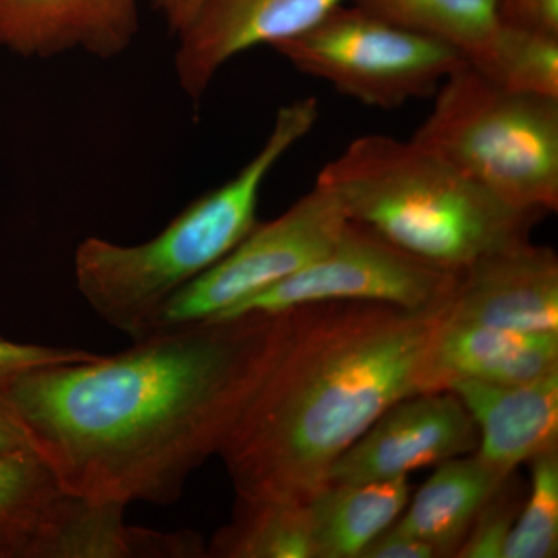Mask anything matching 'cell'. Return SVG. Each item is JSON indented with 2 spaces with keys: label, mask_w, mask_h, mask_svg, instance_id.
<instances>
[{
  "label": "cell",
  "mask_w": 558,
  "mask_h": 558,
  "mask_svg": "<svg viewBox=\"0 0 558 558\" xmlns=\"http://www.w3.org/2000/svg\"><path fill=\"white\" fill-rule=\"evenodd\" d=\"M288 325L289 311L205 319L117 354L25 371L0 389L68 494L174 505L219 454Z\"/></svg>",
  "instance_id": "6da1fadb"
},
{
  "label": "cell",
  "mask_w": 558,
  "mask_h": 558,
  "mask_svg": "<svg viewBox=\"0 0 558 558\" xmlns=\"http://www.w3.org/2000/svg\"><path fill=\"white\" fill-rule=\"evenodd\" d=\"M447 304V303H446ZM438 310L326 301L289 311L277 357L219 451L238 499L304 501L399 400L421 392Z\"/></svg>",
  "instance_id": "7a4b0ae2"
},
{
  "label": "cell",
  "mask_w": 558,
  "mask_h": 558,
  "mask_svg": "<svg viewBox=\"0 0 558 558\" xmlns=\"http://www.w3.org/2000/svg\"><path fill=\"white\" fill-rule=\"evenodd\" d=\"M315 183L336 194L351 222L451 274L531 241L543 218L510 207L413 138H355Z\"/></svg>",
  "instance_id": "3957f363"
},
{
  "label": "cell",
  "mask_w": 558,
  "mask_h": 558,
  "mask_svg": "<svg viewBox=\"0 0 558 558\" xmlns=\"http://www.w3.org/2000/svg\"><path fill=\"white\" fill-rule=\"evenodd\" d=\"M318 119L317 98L282 106L256 156L218 189L191 202L153 240L137 245L101 238L81 242L73 275L95 315L131 341L149 336L161 307L258 226L264 183Z\"/></svg>",
  "instance_id": "277c9868"
},
{
  "label": "cell",
  "mask_w": 558,
  "mask_h": 558,
  "mask_svg": "<svg viewBox=\"0 0 558 558\" xmlns=\"http://www.w3.org/2000/svg\"><path fill=\"white\" fill-rule=\"evenodd\" d=\"M435 97L417 145L510 207L557 211L558 98L506 89L468 61Z\"/></svg>",
  "instance_id": "5b68a950"
},
{
  "label": "cell",
  "mask_w": 558,
  "mask_h": 558,
  "mask_svg": "<svg viewBox=\"0 0 558 558\" xmlns=\"http://www.w3.org/2000/svg\"><path fill=\"white\" fill-rule=\"evenodd\" d=\"M271 49L304 75L377 109L432 97L465 62L447 44L405 31L354 3L337 7L311 31Z\"/></svg>",
  "instance_id": "8992f818"
},
{
  "label": "cell",
  "mask_w": 558,
  "mask_h": 558,
  "mask_svg": "<svg viewBox=\"0 0 558 558\" xmlns=\"http://www.w3.org/2000/svg\"><path fill=\"white\" fill-rule=\"evenodd\" d=\"M348 223L336 194L315 183L288 211L270 222H258L226 258L175 293L161 307L149 333L220 317L325 255Z\"/></svg>",
  "instance_id": "52a82bcc"
},
{
  "label": "cell",
  "mask_w": 558,
  "mask_h": 558,
  "mask_svg": "<svg viewBox=\"0 0 558 558\" xmlns=\"http://www.w3.org/2000/svg\"><path fill=\"white\" fill-rule=\"evenodd\" d=\"M457 278L458 274L428 266L349 220L325 255L215 319L278 314L326 301H374L409 311L438 310L450 299Z\"/></svg>",
  "instance_id": "ba28073f"
},
{
  "label": "cell",
  "mask_w": 558,
  "mask_h": 558,
  "mask_svg": "<svg viewBox=\"0 0 558 558\" xmlns=\"http://www.w3.org/2000/svg\"><path fill=\"white\" fill-rule=\"evenodd\" d=\"M480 433L451 391L418 392L396 402L329 470L328 483L365 484L409 476L475 453Z\"/></svg>",
  "instance_id": "9c48e42d"
},
{
  "label": "cell",
  "mask_w": 558,
  "mask_h": 558,
  "mask_svg": "<svg viewBox=\"0 0 558 558\" xmlns=\"http://www.w3.org/2000/svg\"><path fill=\"white\" fill-rule=\"evenodd\" d=\"M348 0H202L175 35V78L199 101L227 62L259 46L275 47L311 31Z\"/></svg>",
  "instance_id": "30bf717a"
},
{
  "label": "cell",
  "mask_w": 558,
  "mask_h": 558,
  "mask_svg": "<svg viewBox=\"0 0 558 558\" xmlns=\"http://www.w3.org/2000/svg\"><path fill=\"white\" fill-rule=\"evenodd\" d=\"M444 319L457 325L558 332V258L531 241L459 271Z\"/></svg>",
  "instance_id": "8fae6325"
},
{
  "label": "cell",
  "mask_w": 558,
  "mask_h": 558,
  "mask_svg": "<svg viewBox=\"0 0 558 558\" xmlns=\"http://www.w3.org/2000/svg\"><path fill=\"white\" fill-rule=\"evenodd\" d=\"M142 0H0V47L25 58L113 60L140 31Z\"/></svg>",
  "instance_id": "7c38bea8"
},
{
  "label": "cell",
  "mask_w": 558,
  "mask_h": 558,
  "mask_svg": "<svg viewBox=\"0 0 558 558\" xmlns=\"http://www.w3.org/2000/svg\"><path fill=\"white\" fill-rule=\"evenodd\" d=\"M454 392L480 433L475 454L498 475H513L524 462L558 450V371L527 384L461 380Z\"/></svg>",
  "instance_id": "4fadbf2b"
},
{
  "label": "cell",
  "mask_w": 558,
  "mask_h": 558,
  "mask_svg": "<svg viewBox=\"0 0 558 558\" xmlns=\"http://www.w3.org/2000/svg\"><path fill=\"white\" fill-rule=\"evenodd\" d=\"M556 371L558 332L457 325L442 317L422 363L421 392L447 391L461 380L527 384Z\"/></svg>",
  "instance_id": "5bb4252c"
},
{
  "label": "cell",
  "mask_w": 558,
  "mask_h": 558,
  "mask_svg": "<svg viewBox=\"0 0 558 558\" xmlns=\"http://www.w3.org/2000/svg\"><path fill=\"white\" fill-rule=\"evenodd\" d=\"M80 502L39 454L0 453V558H60Z\"/></svg>",
  "instance_id": "9a60e30c"
},
{
  "label": "cell",
  "mask_w": 558,
  "mask_h": 558,
  "mask_svg": "<svg viewBox=\"0 0 558 558\" xmlns=\"http://www.w3.org/2000/svg\"><path fill=\"white\" fill-rule=\"evenodd\" d=\"M508 478L475 453L440 462L392 527L427 543L438 558L454 557L480 510Z\"/></svg>",
  "instance_id": "2e32d148"
},
{
  "label": "cell",
  "mask_w": 558,
  "mask_h": 558,
  "mask_svg": "<svg viewBox=\"0 0 558 558\" xmlns=\"http://www.w3.org/2000/svg\"><path fill=\"white\" fill-rule=\"evenodd\" d=\"M409 476L376 483H326L304 499L315 558H360L409 505Z\"/></svg>",
  "instance_id": "e0dca14e"
},
{
  "label": "cell",
  "mask_w": 558,
  "mask_h": 558,
  "mask_svg": "<svg viewBox=\"0 0 558 558\" xmlns=\"http://www.w3.org/2000/svg\"><path fill=\"white\" fill-rule=\"evenodd\" d=\"M405 31L447 44L473 68L486 64L501 31L497 0H349Z\"/></svg>",
  "instance_id": "ac0fdd59"
},
{
  "label": "cell",
  "mask_w": 558,
  "mask_h": 558,
  "mask_svg": "<svg viewBox=\"0 0 558 558\" xmlns=\"http://www.w3.org/2000/svg\"><path fill=\"white\" fill-rule=\"evenodd\" d=\"M205 557L315 558L306 505L238 499L233 520L213 535Z\"/></svg>",
  "instance_id": "d6986e66"
},
{
  "label": "cell",
  "mask_w": 558,
  "mask_h": 558,
  "mask_svg": "<svg viewBox=\"0 0 558 558\" xmlns=\"http://www.w3.org/2000/svg\"><path fill=\"white\" fill-rule=\"evenodd\" d=\"M478 70L506 89L558 98V36L502 24Z\"/></svg>",
  "instance_id": "ffe728a7"
},
{
  "label": "cell",
  "mask_w": 558,
  "mask_h": 558,
  "mask_svg": "<svg viewBox=\"0 0 558 558\" xmlns=\"http://www.w3.org/2000/svg\"><path fill=\"white\" fill-rule=\"evenodd\" d=\"M531 490L513 523L502 558L558 556V450L532 459Z\"/></svg>",
  "instance_id": "44dd1931"
},
{
  "label": "cell",
  "mask_w": 558,
  "mask_h": 558,
  "mask_svg": "<svg viewBox=\"0 0 558 558\" xmlns=\"http://www.w3.org/2000/svg\"><path fill=\"white\" fill-rule=\"evenodd\" d=\"M521 506L523 497L513 473L480 510L454 558H502Z\"/></svg>",
  "instance_id": "7402d4cb"
},
{
  "label": "cell",
  "mask_w": 558,
  "mask_h": 558,
  "mask_svg": "<svg viewBox=\"0 0 558 558\" xmlns=\"http://www.w3.org/2000/svg\"><path fill=\"white\" fill-rule=\"evenodd\" d=\"M97 355L95 352L83 351V349L40 347V344L0 340V384L25 371L86 362Z\"/></svg>",
  "instance_id": "603a6c76"
},
{
  "label": "cell",
  "mask_w": 558,
  "mask_h": 558,
  "mask_svg": "<svg viewBox=\"0 0 558 558\" xmlns=\"http://www.w3.org/2000/svg\"><path fill=\"white\" fill-rule=\"evenodd\" d=\"M502 24L558 36V0H497Z\"/></svg>",
  "instance_id": "cb8c5ba5"
},
{
  "label": "cell",
  "mask_w": 558,
  "mask_h": 558,
  "mask_svg": "<svg viewBox=\"0 0 558 558\" xmlns=\"http://www.w3.org/2000/svg\"><path fill=\"white\" fill-rule=\"evenodd\" d=\"M360 558H438L427 543L389 526L366 546Z\"/></svg>",
  "instance_id": "d4e9b609"
},
{
  "label": "cell",
  "mask_w": 558,
  "mask_h": 558,
  "mask_svg": "<svg viewBox=\"0 0 558 558\" xmlns=\"http://www.w3.org/2000/svg\"><path fill=\"white\" fill-rule=\"evenodd\" d=\"M20 451L36 453L27 428L24 427L16 411L0 389V453H20Z\"/></svg>",
  "instance_id": "484cf974"
},
{
  "label": "cell",
  "mask_w": 558,
  "mask_h": 558,
  "mask_svg": "<svg viewBox=\"0 0 558 558\" xmlns=\"http://www.w3.org/2000/svg\"><path fill=\"white\" fill-rule=\"evenodd\" d=\"M202 0H153L154 10L167 24L168 31L178 35L201 5Z\"/></svg>",
  "instance_id": "4316f807"
}]
</instances>
